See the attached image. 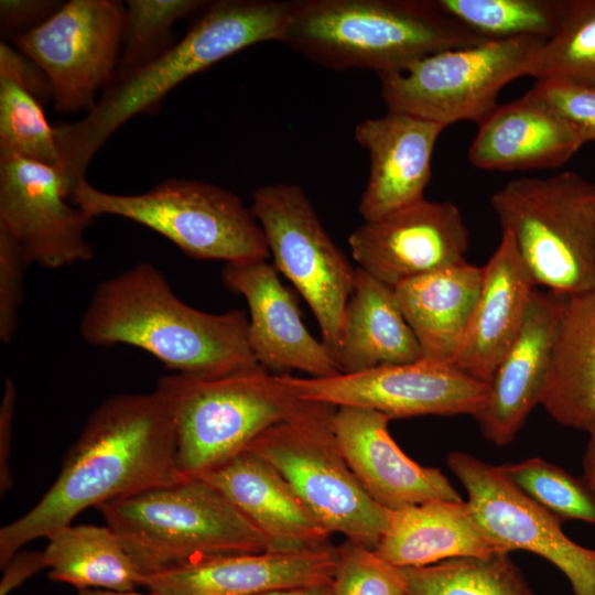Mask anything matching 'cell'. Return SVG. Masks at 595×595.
Segmentation results:
<instances>
[{
	"instance_id": "6da1fadb",
	"label": "cell",
	"mask_w": 595,
	"mask_h": 595,
	"mask_svg": "<svg viewBox=\"0 0 595 595\" xmlns=\"http://www.w3.org/2000/svg\"><path fill=\"white\" fill-rule=\"evenodd\" d=\"M184 478L174 426L160 392L113 394L89 414L41 499L0 529V566L26 543L72 524L89 507Z\"/></svg>"
},
{
	"instance_id": "7a4b0ae2",
	"label": "cell",
	"mask_w": 595,
	"mask_h": 595,
	"mask_svg": "<svg viewBox=\"0 0 595 595\" xmlns=\"http://www.w3.org/2000/svg\"><path fill=\"white\" fill-rule=\"evenodd\" d=\"M248 325L242 310L216 314L183 302L163 273L142 261L95 288L79 331L91 345L148 351L175 374L218 377L262 367Z\"/></svg>"
},
{
	"instance_id": "3957f363",
	"label": "cell",
	"mask_w": 595,
	"mask_h": 595,
	"mask_svg": "<svg viewBox=\"0 0 595 595\" xmlns=\"http://www.w3.org/2000/svg\"><path fill=\"white\" fill-rule=\"evenodd\" d=\"M292 1L217 0L161 55L116 78L94 108L74 122L54 127L61 174L72 194L91 159L133 116L155 110L177 85L251 45L280 42Z\"/></svg>"
},
{
	"instance_id": "277c9868",
	"label": "cell",
	"mask_w": 595,
	"mask_h": 595,
	"mask_svg": "<svg viewBox=\"0 0 595 595\" xmlns=\"http://www.w3.org/2000/svg\"><path fill=\"white\" fill-rule=\"evenodd\" d=\"M485 41L437 0H294L280 42L329 69L382 75Z\"/></svg>"
},
{
	"instance_id": "5b68a950",
	"label": "cell",
	"mask_w": 595,
	"mask_h": 595,
	"mask_svg": "<svg viewBox=\"0 0 595 595\" xmlns=\"http://www.w3.org/2000/svg\"><path fill=\"white\" fill-rule=\"evenodd\" d=\"M141 575L219 554L269 550L264 536L215 487L185 477L96 507Z\"/></svg>"
},
{
	"instance_id": "8992f818",
	"label": "cell",
	"mask_w": 595,
	"mask_h": 595,
	"mask_svg": "<svg viewBox=\"0 0 595 595\" xmlns=\"http://www.w3.org/2000/svg\"><path fill=\"white\" fill-rule=\"evenodd\" d=\"M155 389L172 419L184 477L226 464L304 401L263 367L218 377L172 374L160 377Z\"/></svg>"
},
{
	"instance_id": "52a82bcc",
	"label": "cell",
	"mask_w": 595,
	"mask_h": 595,
	"mask_svg": "<svg viewBox=\"0 0 595 595\" xmlns=\"http://www.w3.org/2000/svg\"><path fill=\"white\" fill-rule=\"evenodd\" d=\"M490 205L536 286L564 295L595 288V183L573 171L517 177Z\"/></svg>"
},
{
	"instance_id": "ba28073f",
	"label": "cell",
	"mask_w": 595,
	"mask_h": 595,
	"mask_svg": "<svg viewBox=\"0 0 595 595\" xmlns=\"http://www.w3.org/2000/svg\"><path fill=\"white\" fill-rule=\"evenodd\" d=\"M71 202L91 218L119 216L148 227L195 259L245 263L270 258L250 207L235 193L204 181L169 178L144 193L122 195L83 180Z\"/></svg>"
},
{
	"instance_id": "9c48e42d",
	"label": "cell",
	"mask_w": 595,
	"mask_h": 595,
	"mask_svg": "<svg viewBox=\"0 0 595 595\" xmlns=\"http://www.w3.org/2000/svg\"><path fill=\"white\" fill-rule=\"evenodd\" d=\"M336 408L304 400L247 450L272 464L332 534L375 549L390 510L370 498L344 458L334 432Z\"/></svg>"
},
{
	"instance_id": "30bf717a",
	"label": "cell",
	"mask_w": 595,
	"mask_h": 595,
	"mask_svg": "<svg viewBox=\"0 0 595 595\" xmlns=\"http://www.w3.org/2000/svg\"><path fill=\"white\" fill-rule=\"evenodd\" d=\"M537 37L489 40L428 55L402 71L378 75L388 111L403 112L444 126L480 125L499 105L500 90L528 76Z\"/></svg>"
},
{
	"instance_id": "8fae6325",
	"label": "cell",
	"mask_w": 595,
	"mask_h": 595,
	"mask_svg": "<svg viewBox=\"0 0 595 595\" xmlns=\"http://www.w3.org/2000/svg\"><path fill=\"white\" fill-rule=\"evenodd\" d=\"M250 210L262 228L273 266L307 302L321 340L334 359L357 268L326 231L299 185L256 188Z\"/></svg>"
},
{
	"instance_id": "7c38bea8",
	"label": "cell",
	"mask_w": 595,
	"mask_h": 595,
	"mask_svg": "<svg viewBox=\"0 0 595 595\" xmlns=\"http://www.w3.org/2000/svg\"><path fill=\"white\" fill-rule=\"evenodd\" d=\"M126 7L117 0H71L12 45L46 74L54 109L88 112L96 95L115 79Z\"/></svg>"
},
{
	"instance_id": "4fadbf2b",
	"label": "cell",
	"mask_w": 595,
	"mask_h": 595,
	"mask_svg": "<svg viewBox=\"0 0 595 595\" xmlns=\"http://www.w3.org/2000/svg\"><path fill=\"white\" fill-rule=\"evenodd\" d=\"M300 399L335 407H359L390 419L419 415H474L485 403L488 383L451 365L419 360L331 377L280 375Z\"/></svg>"
},
{
	"instance_id": "5bb4252c",
	"label": "cell",
	"mask_w": 595,
	"mask_h": 595,
	"mask_svg": "<svg viewBox=\"0 0 595 595\" xmlns=\"http://www.w3.org/2000/svg\"><path fill=\"white\" fill-rule=\"evenodd\" d=\"M450 469L467 491L477 521L505 550H526L556 566L574 595H595V550L571 540L563 522L540 507L498 469L466 452L447 455Z\"/></svg>"
},
{
	"instance_id": "9a60e30c",
	"label": "cell",
	"mask_w": 595,
	"mask_h": 595,
	"mask_svg": "<svg viewBox=\"0 0 595 595\" xmlns=\"http://www.w3.org/2000/svg\"><path fill=\"white\" fill-rule=\"evenodd\" d=\"M91 219L72 204L60 170L0 156V227L29 264L57 269L89 261L94 251L85 232Z\"/></svg>"
},
{
	"instance_id": "2e32d148",
	"label": "cell",
	"mask_w": 595,
	"mask_h": 595,
	"mask_svg": "<svg viewBox=\"0 0 595 595\" xmlns=\"http://www.w3.org/2000/svg\"><path fill=\"white\" fill-rule=\"evenodd\" d=\"M358 268L396 285L466 260L469 231L452 202L425 197L380 218L364 220L348 237Z\"/></svg>"
},
{
	"instance_id": "e0dca14e",
	"label": "cell",
	"mask_w": 595,
	"mask_h": 595,
	"mask_svg": "<svg viewBox=\"0 0 595 595\" xmlns=\"http://www.w3.org/2000/svg\"><path fill=\"white\" fill-rule=\"evenodd\" d=\"M338 560L332 544L205 556L141 577L158 595H260L331 583Z\"/></svg>"
},
{
	"instance_id": "ac0fdd59",
	"label": "cell",
	"mask_w": 595,
	"mask_h": 595,
	"mask_svg": "<svg viewBox=\"0 0 595 595\" xmlns=\"http://www.w3.org/2000/svg\"><path fill=\"white\" fill-rule=\"evenodd\" d=\"M567 296L548 290L532 292L521 328L488 382L485 403L473 415L490 443H511L541 404Z\"/></svg>"
},
{
	"instance_id": "d6986e66",
	"label": "cell",
	"mask_w": 595,
	"mask_h": 595,
	"mask_svg": "<svg viewBox=\"0 0 595 595\" xmlns=\"http://www.w3.org/2000/svg\"><path fill=\"white\" fill-rule=\"evenodd\" d=\"M224 286L245 298L250 348L264 369L300 370L313 378L340 374L331 353L304 325L291 291L268 260L225 263Z\"/></svg>"
},
{
	"instance_id": "ffe728a7",
	"label": "cell",
	"mask_w": 595,
	"mask_h": 595,
	"mask_svg": "<svg viewBox=\"0 0 595 595\" xmlns=\"http://www.w3.org/2000/svg\"><path fill=\"white\" fill-rule=\"evenodd\" d=\"M390 420L359 407H337L334 414L339 450L370 498L388 510L463 500L439 468L418 464L398 446L389 433Z\"/></svg>"
},
{
	"instance_id": "44dd1931",
	"label": "cell",
	"mask_w": 595,
	"mask_h": 595,
	"mask_svg": "<svg viewBox=\"0 0 595 595\" xmlns=\"http://www.w3.org/2000/svg\"><path fill=\"white\" fill-rule=\"evenodd\" d=\"M444 129L440 123L388 110L356 126L355 139L370 161L358 204L364 220L380 218L424 198L432 176L433 151Z\"/></svg>"
},
{
	"instance_id": "7402d4cb",
	"label": "cell",
	"mask_w": 595,
	"mask_h": 595,
	"mask_svg": "<svg viewBox=\"0 0 595 595\" xmlns=\"http://www.w3.org/2000/svg\"><path fill=\"white\" fill-rule=\"evenodd\" d=\"M197 478L219 490L264 536L269 550L331 544L332 533L280 472L248 450Z\"/></svg>"
},
{
	"instance_id": "603a6c76",
	"label": "cell",
	"mask_w": 595,
	"mask_h": 595,
	"mask_svg": "<svg viewBox=\"0 0 595 595\" xmlns=\"http://www.w3.org/2000/svg\"><path fill=\"white\" fill-rule=\"evenodd\" d=\"M585 143L573 126L528 90L499 104L478 125L468 160L486 171L558 169Z\"/></svg>"
},
{
	"instance_id": "cb8c5ba5",
	"label": "cell",
	"mask_w": 595,
	"mask_h": 595,
	"mask_svg": "<svg viewBox=\"0 0 595 595\" xmlns=\"http://www.w3.org/2000/svg\"><path fill=\"white\" fill-rule=\"evenodd\" d=\"M482 268L480 294L464 342L450 365L488 383L517 337L537 286L508 231H501L498 247Z\"/></svg>"
},
{
	"instance_id": "d4e9b609",
	"label": "cell",
	"mask_w": 595,
	"mask_h": 595,
	"mask_svg": "<svg viewBox=\"0 0 595 595\" xmlns=\"http://www.w3.org/2000/svg\"><path fill=\"white\" fill-rule=\"evenodd\" d=\"M483 268L466 260L409 279L393 288L422 360L450 365L469 327L482 289Z\"/></svg>"
},
{
	"instance_id": "484cf974",
	"label": "cell",
	"mask_w": 595,
	"mask_h": 595,
	"mask_svg": "<svg viewBox=\"0 0 595 595\" xmlns=\"http://www.w3.org/2000/svg\"><path fill=\"white\" fill-rule=\"evenodd\" d=\"M374 550L399 567L509 552L487 534L463 500L429 501L390 510L386 531Z\"/></svg>"
},
{
	"instance_id": "4316f807",
	"label": "cell",
	"mask_w": 595,
	"mask_h": 595,
	"mask_svg": "<svg viewBox=\"0 0 595 595\" xmlns=\"http://www.w3.org/2000/svg\"><path fill=\"white\" fill-rule=\"evenodd\" d=\"M334 360L340 374L422 360L392 286L357 268Z\"/></svg>"
},
{
	"instance_id": "83f0119b",
	"label": "cell",
	"mask_w": 595,
	"mask_h": 595,
	"mask_svg": "<svg viewBox=\"0 0 595 595\" xmlns=\"http://www.w3.org/2000/svg\"><path fill=\"white\" fill-rule=\"evenodd\" d=\"M541 404L559 424L595 433V288L567 296Z\"/></svg>"
},
{
	"instance_id": "f1b7e54d",
	"label": "cell",
	"mask_w": 595,
	"mask_h": 595,
	"mask_svg": "<svg viewBox=\"0 0 595 595\" xmlns=\"http://www.w3.org/2000/svg\"><path fill=\"white\" fill-rule=\"evenodd\" d=\"M42 552L47 577L77 591L130 592L141 585L140 571L108 526H66L47 538Z\"/></svg>"
},
{
	"instance_id": "f546056e",
	"label": "cell",
	"mask_w": 595,
	"mask_h": 595,
	"mask_svg": "<svg viewBox=\"0 0 595 595\" xmlns=\"http://www.w3.org/2000/svg\"><path fill=\"white\" fill-rule=\"evenodd\" d=\"M511 552L464 556L420 567H402L410 595H537Z\"/></svg>"
},
{
	"instance_id": "4dcf8cb0",
	"label": "cell",
	"mask_w": 595,
	"mask_h": 595,
	"mask_svg": "<svg viewBox=\"0 0 595 595\" xmlns=\"http://www.w3.org/2000/svg\"><path fill=\"white\" fill-rule=\"evenodd\" d=\"M452 18L485 40H548L560 21L564 0H437Z\"/></svg>"
},
{
	"instance_id": "1f68e13d",
	"label": "cell",
	"mask_w": 595,
	"mask_h": 595,
	"mask_svg": "<svg viewBox=\"0 0 595 595\" xmlns=\"http://www.w3.org/2000/svg\"><path fill=\"white\" fill-rule=\"evenodd\" d=\"M528 76L595 86V0H564L559 24L534 53Z\"/></svg>"
},
{
	"instance_id": "d6a6232c",
	"label": "cell",
	"mask_w": 595,
	"mask_h": 595,
	"mask_svg": "<svg viewBox=\"0 0 595 595\" xmlns=\"http://www.w3.org/2000/svg\"><path fill=\"white\" fill-rule=\"evenodd\" d=\"M126 3L115 79L138 69L170 48L175 43L172 28L176 21L208 4L203 0H129Z\"/></svg>"
},
{
	"instance_id": "836d02e7",
	"label": "cell",
	"mask_w": 595,
	"mask_h": 595,
	"mask_svg": "<svg viewBox=\"0 0 595 595\" xmlns=\"http://www.w3.org/2000/svg\"><path fill=\"white\" fill-rule=\"evenodd\" d=\"M497 467L527 497L562 521L595 523V493L583 477L540 457Z\"/></svg>"
},
{
	"instance_id": "e575fe53",
	"label": "cell",
	"mask_w": 595,
	"mask_h": 595,
	"mask_svg": "<svg viewBox=\"0 0 595 595\" xmlns=\"http://www.w3.org/2000/svg\"><path fill=\"white\" fill-rule=\"evenodd\" d=\"M0 156H19L56 167L62 159L55 130L41 102L11 80L0 78Z\"/></svg>"
},
{
	"instance_id": "d590c367",
	"label": "cell",
	"mask_w": 595,
	"mask_h": 595,
	"mask_svg": "<svg viewBox=\"0 0 595 595\" xmlns=\"http://www.w3.org/2000/svg\"><path fill=\"white\" fill-rule=\"evenodd\" d=\"M331 582L334 595H410L405 573L359 542L346 539Z\"/></svg>"
},
{
	"instance_id": "8d00e7d4",
	"label": "cell",
	"mask_w": 595,
	"mask_h": 595,
	"mask_svg": "<svg viewBox=\"0 0 595 595\" xmlns=\"http://www.w3.org/2000/svg\"><path fill=\"white\" fill-rule=\"evenodd\" d=\"M573 126L585 142L595 141V86L562 78L537 79L529 89Z\"/></svg>"
},
{
	"instance_id": "74e56055",
	"label": "cell",
	"mask_w": 595,
	"mask_h": 595,
	"mask_svg": "<svg viewBox=\"0 0 595 595\" xmlns=\"http://www.w3.org/2000/svg\"><path fill=\"white\" fill-rule=\"evenodd\" d=\"M28 264L18 242L0 227V340L3 344L11 342L19 324Z\"/></svg>"
},
{
	"instance_id": "f35d334b",
	"label": "cell",
	"mask_w": 595,
	"mask_h": 595,
	"mask_svg": "<svg viewBox=\"0 0 595 595\" xmlns=\"http://www.w3.org/2000/svg\"><path fill=\"white\" fill-rule=\"evenodd\" d=\"M0 78L26 90L41 104L53 100V89L44 71L8 42H0Z\"/></svg>"
},
{
	"instance_id": "ab89813d",
	"label": "cell",
	"mask_w": 595,
	"mask_h": 595,
	"mask_svg": "<svg viewBox=\"0 0 595 595\" xmlns=\"http://www.w3.org/2000/svg\"><path fill=\"white\" fill-rule=\"evenodd\" d=\"M63 4L56 0H1V41L8 42L35 29Z\"/></svg>"
},
{
	"instance_id": "60d3db41",
	"label": "cell",
	"mask_w": 595,
	"mask_h": 595,
	"mask_svg": "<svg viewBox=\"0 0 595 595\" xmlns=\"http://www.w3.org/2000/svg\"><path fill=\"white\" fill-rule=\"evenodd\" d=\"M17 404V388L14 381L7 377L0 404V491L6 494L13 485L9 467L13 436V421Z\"/></svg>"
},
{
	"instance_id": "b9f144b4",
	"label": "cell",
	"mask_w": 595,
	"mask_h": 595,
	"mask_svg": "<svg viewBox=\"0 0 595 595\" xmlns=\"http://www.w3.org/2000/svg\"><path fill=\"white\" fill-rule=\"evenodd\" d=\"M46 569L43 552H18L3 567L0 595H8L36 572Z\"/></svg>"
},
{
	"instance_id": "7bdbcfd3",
	"label": "cell",
	"mask_w": 595,
	"mask_h": 595,
	"mask_svg": "<svg viewBox=\"0 0 595 595\" xmlns=\"http://www.w3.org/2000/svg\"><path fill=\"white\" fill-rule=\"evenodd\" d=\"M260 595H334L331 583L294 586L268 592Z\"/></svg>"
},
{
	"instance_id": "ee69618b",
	"label": "cell",
	"mask_w": 595,
	"mask_h": 595,
	"mask_svg": "<svg viewBox=\"0 0 595 595\" xmlns=\"http://www.w3.org/2000/svg\"><path fill=\"white\" fill-rule=\"evenodd\" d=\"M582 464L584 472L583 478L595 493V433L589 434Z\"/></svg>"
},
{
	"instance_id": "f6af8a7d",
	"label": "cell",
	"mask_w": 595,
	"mask_h": 595,
	"mask_svg": "<svg viewBox=\"0 0 595 595\" xmlns=\"http://www.w3.org/2000/svg\"><path fill=\"white\" fill-rule=\"evenodd\" d=\"M75 595H158V594H154L151 592L149 594H140L133 591L119 592V591H110V589H101V588H84V589L77 591Z\"/></svg>"
}]
</instances>
